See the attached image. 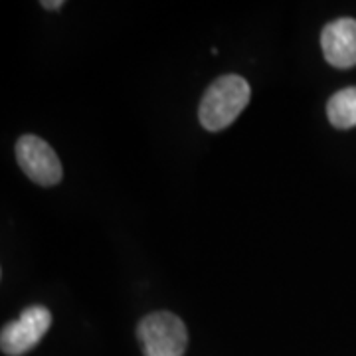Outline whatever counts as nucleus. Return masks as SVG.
Segmentation results:
<instances>
[{
    "label": "nucleus",
    "mask_w": 356,
    "mask_h": 356,
    "mask_svg": "<svg viewBox=\"0 0 356 356\" xmlns=\"http://www.w3.org/2000/svg\"><path fill=\"white\" fill-rule=\"evenodd\" d=\"M51 325V313L42 305H32L10 321L0 332V348L8 356H20L32 350Z\"/></svg>",
    "instance_id": "7ed1b4c3"
},
{
    "label": "nucleus",
    "mask_w": 356,
    "mask_h": 356,
    "mask_svg": "<svg viewBox=\"0 0 356 356\" xmlns=\"http://www.w3.org/2000/svg\"><path fill=\"white\" fill-rule=\"evenodd\" d=\"M250 93H252L250 83L242 76L229 74V76L218 77L206 89L198 107V119L202 127L212 133L229 127L238 119V115L248 107Z\"/></svg>",
    "instance_id": "f257e3e1"
},
{
    "label": "nucleus",
    "mask_w": 356,
    "mask_h": 356,
    "mask_svg": "<svg viewBox=\"0 0 356 356\" xmlns=\"http://www.w3.org/2000/svg\"><path fill=\"white\" fill-rule=\"evenodd\" d=\"M137 337L145 356H182L188 343L184 323L168 311H156L140 318Z\"/></svg>",
    "instance_id": "f03ea898"
},
{
    "label": "nucleus",
    "mask_w": 356,
    "mask_h": 356,
    "mask_svg": "<svg viewBox=\"0 0 356 356\" xmlns=\"http://www.w3.org/2000/svg\"><path fill=\"white\" fill-rule=\"evenodd\" d=\"M40 4H42L46 10H60V8L64 6V2H62V0H51V2L50 0H42Z\"/></svg>",
    "instance_id": "0eeeda50"
},
{
    "label": "nucleus",
    "mask_w": 356,
    "mask_h": 356,
    "mask_svg": "<svg viewBox=\"0 0 356 356\" xmlns=\"http://www.w3.org/2000/svg\"><path fill=\"white\" fill-rule=\"evenodd\" d=\"M321 48L325 60L339 70L356 65V20L339 18L332 20L321 32Z\"/></svg>",
    "instance_id": "39448f33"
},
{
    "label": "nucleus",
    "mask_w": 356,
    "mask_h": 356,
    "mask_svg": "<svg viewBox=\"0 0 356 356\" xmlns=\"http://www.w3.org/2000/svg\"><path fill=\"white\" fill-rule=\"evenodd\" d=\"M327 117H329L332 127H356V88L337 91L327 103Z\"/></svg>",
    "instance_id": "423d86ee"
},
{
    "label": "nucleus",
    "mask_w": 356,
    "mask_h": 356,
    "mask_svg": "<svg viewBox=\"0 0 356 356\" xmlns=\"http://www.w3.org/2000/svg\"><path fill=\"white\" fill-rule=\"evenodd\" d=\"M16 159L26 177L40 186H54L64 177L56 151L36 135H22L18 139Z\"/></svg>",
    "instance_id": "20e7f679"
}]
</instances>
